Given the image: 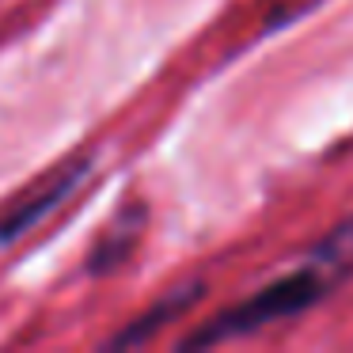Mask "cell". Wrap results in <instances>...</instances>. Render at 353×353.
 <instances>
[{"instance_id": "4", "label": "cell", "mask_w": 353, "mask_h": 353, "mask_svg": "<svg viewBox=\"0 0 353 353\" xmlns=\"http://www.w3.org/2000/svg\"><path fill=\"white\" fill-rule=\"evenodd\" d=\"M141 224H145V205H125L88 251V274H114L133 254V243L141 239Z\"/></svg>"}, {"instance_id": "1", "label": "cell", "mask_w": 353, "mask_h": 353, "mask_svg": "<svg viewBox=\"0 0 353 353\" xmlns=\"http://www.w3.org/2000/svg\"><path fill=\"white\" fill-rule=\"evenodd\" d=\"M350 274H353V213L345 221H338L307 251V259L296 270L277 274L274 281L259 285L251 296L236 300L232 307H224L201 327H194L179 342V350H209V345L232 342V338L259 334L270 323L296 319V315L312 312L315 304H323Z\"/></svg>"}, {"instance_id": "3", "label": "cell", "mask_w": 353, "mask_h": 353, "mask_svg": "<svg viewBox=\"0 0 353 353\" xmlns=\"http://www.w3.org/2000/svg\"><path fill=\"white\" fill-rule=\"evenodd\" d=\"M205 296V281H183V285H175V289H168L160 300H152V304L145 307V312L137 315V319H130L122 330H118L114 338H110V350H125V345H141V342H148L152 334H160L168 323H175L179 315H186L198 300Z\"/></svg>"}, {"instance_id": "2", "label": "cell", "mask_w": 353, "mask_h": 353, "mask_svg": "<svg viewBox=\"0 0 353 353\" xmlns=\"http://www.w3.org/2000/svg\"><path fill=\"white\" fill-rule=\"evenodd\" d=\"M88 171H92V152L72 156V160H65L61 168L46 171V175H42L34 186H27L23 194H16L8 205L0 209V247L16 243V239L27 236L39 221H46L69 194L80 190V183L88 179Z\"/></svg>"}]
</instances>
